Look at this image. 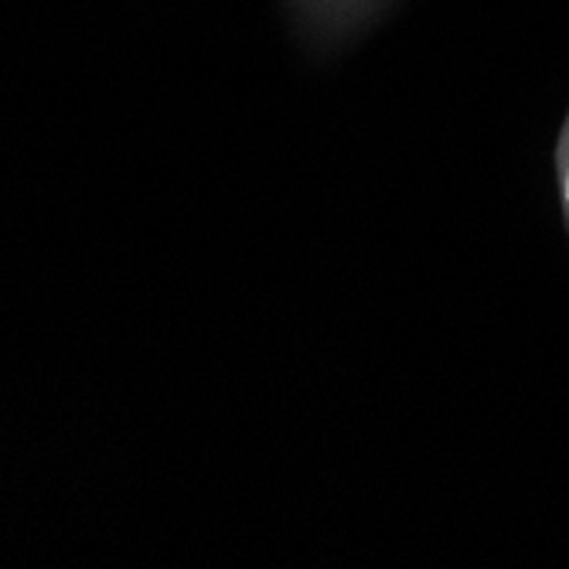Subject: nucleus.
Segmentation results:
<instances>
[{
  "mask_svg": "<svg viewBox=\"0 0 569 569\" xmlns=\"http://www.w3.org/2000/svg\"><path fill=\"white\" fill-rule=\"evenodd\" d=\"M556 184H559L562 226H566V239H569V110H566L559 137H556Z\"/></svg>",
  "mask_w": 569,
  "mask_h": 569,
  "instance_id": "1",
  "label": "nucleus"
}]
</instances>
